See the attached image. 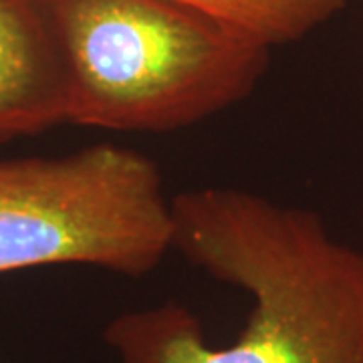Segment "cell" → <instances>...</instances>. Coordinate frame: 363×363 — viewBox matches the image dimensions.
Segmentation results:
<instances>
[{
	"label": "cell",
	"mask_w": 363,
	"mask_h": 363,
	"mask_svg": "<svg viewBox=\"0 0 363 363\" xmlns=\"http://www.w3.org/2000/svg\"><path fill=\"white\" fill-rule=\"evenodd\" d=\"M172 248V198L143 154L95 143L61 157L0 160V274L91 264L143 277Z\"/></svg>",
	"instance_id": "cell-3"
},
{
	"label": "cell",
	"mask_w": 363,
	"mask_h": 363,
	"mask_svg": "<svg viewBox=\"0 0 363 363\" xmlns=\"http://www.w3.org/2000/svg\"><path fill=\"white\" fill-rule=\"evenodd\" d=\"M174 250L252 298L247 325L212 345L186 305L113 317L105 343L119 363H363V252L305 208L210 186L172 198Z\"/></svg>",
	"instance_id": "cell-1"
},
{
	"label": "cell",
	"mask_w": 363,
	"mask_h": 363,
	"mask_svg": "<svg viewBox=\"0 0 363 363\" xmlns=\"http://www.w3.org/2000/svg\"><path fill=\"white\" fill-rule=\"evenodd\" d=\"M247 30L269 47L289 45L339 14L347 0H180Z\"/></svg>",
	"instance_id": "cell-5"
},
{
	"label": "cell",
	"mask_w": 363,
	"mask_h": 363,
	"mask_svg": "<svg viewBox=\"0 0 363 363\" xmlns=\"http://www.w3.org/2000/svg\"><path fill=\"white\" fill-rule=\"evenodd\" d=\"M67 123V69L51 0H0V142Z\"/></svg>",
	"instance_id": "cell-4"
},
{
	"label": "cell",
	"mask_w": 363,
	"mask_h": 363,
	"mask_svg": "<svg viewBox=\"0 0 363 363\" xmlns=\"http://www.w3.org/2000/svg\"><path fill=\"white\" fill-rule=\"evenodd\" d=\"M67 123L166 133L245 101L272 47L180 0H51Z\"/></svg>",
	"instance_id": "cell-2"
}]
</instances>
